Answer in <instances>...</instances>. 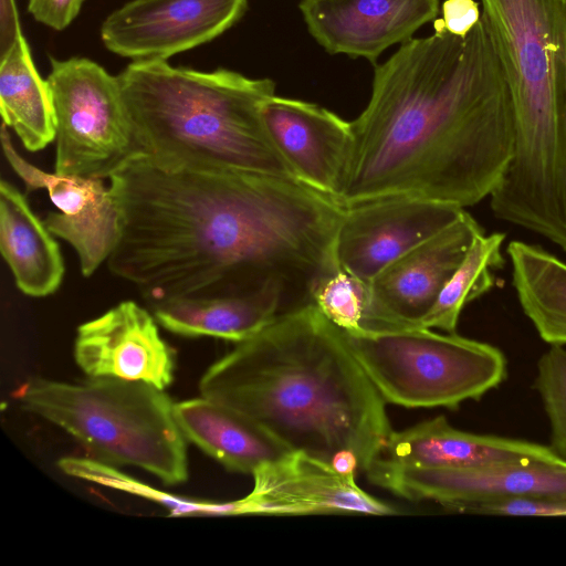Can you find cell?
Wrapping results in <instances>:
<instances>
[{"label": "cell", "instance_id": "obj_1", "mask_svg": "<svg viewBox=\"0 0 566 566\" xmlns=\"http://www.w3.org/2000/svg\"><path fill=\"white\" fill-rule=\"evenodd\" d=\"M108 180L120 220L108 269L149 307L273 289L289 312L340 270L345 208L298 180L165 168L146 156Z\"/></svg>", "mask_w": 566, "mask_h": 566}, {"label": "cell", "instance_id": "obj_2", "mask_svg": "<svg viewBox=\"0 0 566 566\" xmlns=\"http://www.w3.org/2000/svg\"><path fill=\"white\" fill-rule=\"evenodd\" d=\"M337 202L412 197L460 208L490 197L511 161L512 96L483 18L465 35L442 19L375 67Z\"/></svg>", "mask_w": 566, "mask_h": 566}, {"label": "cell", "instance_id": "obj_3", "mask_svg": "<svg viewBox=\"0 0 566 566\" xmlns=\"http://www.w3.org/2000/svg\"><path fill=\"white\" fill-rule=\"evenodd\" d=\"M200 395L245 415L292 452L365 473L392 432L386 401L344 333L314 303L237 343L199 381Z\"/></svg>", "mask_w": 566, "mask_h": 566}, {"label": "cell", "instance_id": "obj_4", "mask_svg": "<svg viewBox=\"0 0 566 566\" xmlns=\"http://www.w3.org/2000/svg\"><path fill=\"white\" fill-rule=\"evenodd\" d=\"M514 109L494 216L566 252V0H480Z\"/></svg>", "mask_w": 566, "mask_h": 566}, {"label": "cell", "instance_id": "obj_5", "mask_svg": "<svg viewBox=\"0 0 566 566\" xmlns=\"http://www.w3.org/2000/svg\"><path fill=\"white\" fill-rule=\"evenodd\" d=\"M117 78L135 135L156 165L297 180L263 118L272 80L167 61H133Z\"/></svg>", "mask_w": 566, "mask_h": 566}, {"label": "cell", "instance_id": "obj_6", "mask_svg": "<svg viewBox=\"0 0 566 566\" xmlns=\"http://www.w3.org/2000/svg\"><path fill=\"white\" fill-rule=\"evenodd\" d=\"M14 398L75 438L96 461L143 469L167 485L188 479L187 440L164 389L109 377L33 378Z\"/></svg>", "mask_w": 566, "mask_h": 566}, {"label": "cell", "instance_id": "obj_7", "mask_svg": "<svg viewBox=\"0 0 566 566\" xmlns=\"http://www.w3.org/2000/svg\"><path fill=\"white\" fill-rule=\"evenodd\" d=\"M343 332V331H342ZM344 333L355 358L386 402L407 408H457L479 400L507 374L495 346L418 327Z\"/></svg>", "mask_w": 566, "mask_h": 566}, {"label": "cell", "instance_id": "obj_8", "mask_svg": "<svg viewBox=\"0 0 566 566\" xmlns=\"http://www.w3.org/2000/svg\"><path fill=\"white\" fill-rule=\"evenodd\" d=\"M59 175L109 179L145 156L130 124L119 82L86 57L50 59Z\"/></svg>", "mask_w": 566, "mask_h": 566}, {"label": "cell", "instance_id": "obj_9", "mask_svg": "<svg viewBox=\"0 0 566 566\" xmlns=\"http://www.w3.org/2000/svg\"><path fill=\"white\" fill-rule=\"evenodd\" d=\"M366 475L373 484L400 497L431 500L458 512L474 503L505 497L566 501V462L437 469L405 465L381 457Z\"/></svg>", "mask_w": 566, "mask_h": 566}, {"label": "cell", "instance_id": "obj_10", "mask_svg": "<svg viewBox=\"0 0 566 566\" xmlns=\"http://www.w3.org/2000/svg\"><path fill=\"white\" fill-rule=\"evenodd\" d=\"M481 233L480 224L464 210L450 226L382 269L368 284L363 332L421 327L443 286Z\"/></svg>", "mask_w": 566, "mask_h": 566}, {"label": "cell", "instance_id": "obj_11", "mask_svg": "<svg viewBox=\"0 0 566 566\" xmlns=\"http://www.w3.org/2000/svg\"><path fill=\"white\" fill-rule=\"evenodd\" d=\"M247 9L248 0H133L104 20L101 38L119 56L167 61L220 36Z\"/></svg>", "mask_w": 566, "mask_h": 566}, {"label": "cell", "instance_id": "obj_12", "mask_svg": "<svg viewBox=\"0 0 566 566\" xmlns=\"http://www.w3.org/2000/svg\"><path fill=\"white\" fill-rule=\"evenodd\" d=\"M463 211L412 197H389L345 208L335 241L337 264L369 284L382 269L450 226Z\"/></svg>", "mask_w": 566, "mask_h": 566}, {"label": "cell", "instance_id": "obj_13", "mask_svg": "<svg viewBox=\"0 0 566 566\" xmlns=\"http://www.w3.org/2000/svg\"><path fill=\"white\" fill-rule=\"evenodd\" d=\"M1 146L11 168L27 191L45 189L59 211L43 220L55 237L75 250L84 276L93 275L109 258L120 232L119 211L103 179L44 171L25 160L14 148L2 123Z\"/></svg>", "mask_w": 566, "mask_h": 566}, {"label": "cell", "instance_id": "obj_14", "mask_svg": "<svg viewBox=\"0 0 566 566\" xmlns=\"http://www.w3.org/2000/svg\"><path fill=\"white\" fill-rule=\"evenodd\" d=\"M74 359L87 377L142 381L167 388L175 355L161 338L153 313L123 301L77 327Z\"/></svg>", "mask_w": 566, "mask_h": 566}, {"label": "cell", "instance_id": "obj_15", "mask_svg": "<svg viewBox=\"0 0 566 566\" xmlns=\"http://www.w3.org/2000/svg\"><path fill=\"white\" fill-rule=\"evenodd\" d=\"M252 491L241 499L244 515H391V505L371 496L344 474L305 453L263 464L253 473Z\"/></svg>", "mask_w": 566, "mask_h": 566}, {"label": "cell", "instance_id": "obj_16", "mask_svg": "<svg viewBox=\"0 0 566 566\" xmlns=\"http://www.w3.org/2000/svg\"><path fill=\"white\" fill-rule=\"evenodd\" d=\"M314 40L329 54L375 62L437 18L439 0H300Z\"/></svg>", "mask_w": 566, "mask_h": 566}, {"label": "cell", "instance_id": "obj_17", "mask_svg": "<svg viewBox=\"0 0 566 566\" xmlns=\"http://www.w3.org/2000/svg\"><path fill=\"white\" fill-rule=\"evenodd\" d=\"M262 114L296 179L337 201L352 149L350 122L316 104L276 95L263 104Z\"/></svg>", "mask_w": 566, "mask_h": 566}, {"label": "cell", "instance_id": "obj_18", "mask_svg": "<svg viewBox=\"0 0 566 566\" xmlns=\"http://www.w3.org/2000/svg\"><path fill=\"white\" fill-rule=\"evenodd\" d=\"M382 457L405 465L437 469L566 462L549 447L526 440L461 431L442 416L401 431H392Z\"/></svg>", "mask_w": 566, "mask_h": 566}, {"label": "cell", "instance_id": "obj_19", "mask_svg": "<svg viewBox=\"0 0 566 566\" xmlns=\"http://www.w3.org/2000/svg\"><path fill=\"white\" fill-rule=\"evenodd\" d=\"M174 412L186 440L230 471L252 474L292 452L245 415L203 396L176 402Z\"/></svg>", "mask_w": 566, "mask_h": 566}, {"label": "cell", "instance_id": "obj_20", "mask_svg": "<svg viewBox=\"0 0 566 566\" xmlns=\"http://www.w3.org/2000/svg\"><path fill=\"white\" fill-rule=\"evenodd\" d=\"M0 249L17 287L31 297L55 293L65 266L55 237L11 182L0 181Z\"/></svg>", "mask_w": 566, "mask_h": 566}, {"label": "cell", "instance_id": "obj_21", "mask_svg": "<svg viewBox=\"0 0 566 566\" xmlns=\"http://www.w3.org/2000/svg\"><path fill=\"white\" fill-rule=\"evenodd\" d=\"M157 323L186 337L243 342L286 312L283 295L269 289L248 295L176 300L150 307Z\"/></svg>", "mask_w": 566, "mask_h": 566}, {"label": "cell", "instance_id": "obj_22", "mask_svg": "<svg viewBox=\"0 0 566 566\" xmlns=\"http://www.w3.org/2000/svg\"><path fill=\"white\" fill-rule=\"evenodd\" d=\"M0 111L2 123L25 149L39 151L55 140L50 86L39 74L24 35L0 57Z\"/></svg>", "mask_w": 566, "mask_h": 566}, {"label": "cell", "instance_id": "obj_23", "mask_svg": "<svg viewBox=\"0 0 566 566\" xmlns=\"http://www.w3.org/2000/svg\"><path fill=\"white\" fill-rule=\"evenodd\" d=\"M507 254L524 314L543 340L566 345V263L523 241L510 242Z\"/></svg>", "mask_w": 566, "mask_h": 566}, {"label": "cell", "instance_id": "obj_24", "mask_svg": "<svg viewBox=\"0 0 566 566\" xmlns=\"http://www.w3.org/2000/svg\"><path fill=\"white\" fill-rule=\"evenodd\" d=\"M505 234L481 233L471 243L463 261L440 292L421 327L455 333L463 307L494 285V270L504 264L502 245Z\"/></svg>", "mask_w": 566, "mask_h": 566}, {"label": "cell", "instance_id": "obj_25", "mask_svg": "<svg viewBox=\"0 0 566 566\" xmlns=\"http://www.w3.org/2000/svg\"><path fill=\"white\" fill-rule=\"evenodd\" d=\"M368 298L366 282L338 270L319 284L312 301L340 331L358 333L364 331Z\"/></svg>", "mask_w": 566, "mask_h": 566}, {"label": "cell", "instance_id": "obj_26", "mask_svg": "<svg viewBox=\"0 0 566 566\" xmlns=\"http://www.w3.org/2000/svg\"><path fill=\"white\" fill-rule=\"evenodd\" d=\"M534 386L551 423V449L566 460V348L552 345L537 363Z\"/></svg>", "mask_w": 566, "mask_h": 566}, {"label": "cell", "instance_id": "obj_27", "mask_svg": "<svg viewBox=\"0 0 566 566\" xmlns=\"http://www.w3.org/2000/svg\"><path fill=\"white\" fill-rule=\"evenodd\" d=\"M83 476L85 480L158 501L159 503L166 505L176 515H241V506L239 500L227 503H207L172 497L169 494L161 493L160 491H153L145 485L135 482L129 476H126L123 473L114 470L112 465L95 460H91L85 464Z\"/></svg>", "mask_w": 566, "mask_h": 566}, {"label": "cell", "instance_id": "obj_28", "mask_svg": "<svg viewBox=\"0 0 566 566\" xmlns=\"http://www.w3.org/2000/svg\"><path fill=\"white\" fill-rule=\"evenodd\" d=\"M460 512L510 516H566V501L534 496L505 497L474 503Z\"/></svg>", "mask_w": 566, "mask_h": 566}, {"label": "cell", "instance_id": "obj_29", "mask_svg": "<svg viewBox=\"0 0 566 566\" xmlns=\"http://www.w3.org/2000/svg\"><path fill=\"white\" fill-rule=\"evenodd\" d=\"M84 0H29L33 19L51 29H66L81 11Z\"/></svg>", "mask_w": 566, "mask_h": 566}, {"label": "cell", "instance_id": "obj_30", "mask_svg": "<svg viewBox=\"0 0 566 566\" xmlns=\"http://www.w3.org/2000/svg\"><path fill=\"white\" fill-rule=\"evenodd\" d=\"M482 11L475 0H446L442 3V21L452 34L465 36L480 21Z\"/></svg>", "mask_w": 566, "mask_h": 566}, {"label": "cell", "instance_id": "obj_31", "mask_svg": "<svg viewBox=\"0 0 566 566\" xmlns=\"http://www.w3.org/2000/svg\"><path fill=\"white\" fill-rule=\"evenodd\" d=\"M15 0H0V57L22 36Z\"/></svg>", "mask_w": 566, "mask_h": 566}]
</instances>
